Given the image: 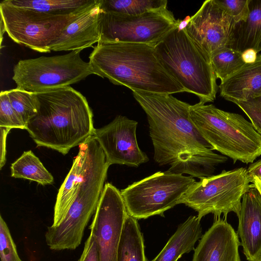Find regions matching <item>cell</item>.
Listing matches in <instances>:
<instances>
[{
  "mask_svg": "<svg viewBox=\"0 0 261 261\" xmlns=\"http://www.w3.org/2000/svg\"><path fill=\"white\" fill-rule=\"evenodd\" d=\"M145 112L154 148V160L170 165L167 172L201 178L212 175L227 158L213 148L197 130L190 116V105L169 94L133 91Z\"/></svg>",
  "mask_w": 261,
  "mask_h": 261,
  "instance_id": "obj_1",
  "label": "cell"
},
{
  "mask_svg": "<svg viewBox=\"0 0 261 261\" xmlns=\"http://www.w3.org/2000/svg\"><path fill=\"white\" fill-rule=\"evenodd\" d=\"M89 58L94 74L132 91L169 94L186 92L165 68L154 46L99 42Z\"/></svg>",
  "mask_w": 261,
  "mask_h": 261,
  "instance_id": "obj_2",
  "label": "cell"
},
{
  "mask_svg": "<svg viewBox=\"0 0 261 261\" xmlns=\"http://www.w3.org/2000/svg\"><path fill=\"white\" fill-rule=\"evenodd\" d=\"M36 94L38 111L26 130L37 147L65 155L94 135L92 111L80 92L67 86Z\"/></svg>",
  "mask_w": 261,
  "mask_h": 261,
  "instance_id": "obj_3",
  "label": "cell"
},
{
  "mask_svg": "<svg viewBox=\"0 0 261 261\" xmlns=\"http://www.w3.org/2000/svg\"><path fill=\"white\" fill-rule=\"evenodd\" d=\"M194 125L214 150L235 163H253L261 155V135L242 115L199 102L190 107Z\"/></svg>",
  "mask_w": 261,
  "mask_h": 261,
  "instance_id": "obj_4",
  "label": "cell"
},
{
  "mask_svg": "<svg viewBox=\"0 0 261 261\" xmlns=\"http://www.w3.org/2000/svg\"><path fill=\"white\" fill-rule=\"evenodd\" d=\"M160 60L184 87L196 95L201 103L213 102L217 92V77L211 58L177 26L155 46Z\"/></svg>",
  "mask_w": 261,
  "mask_h": 261,
  "instance_id": "obj_5",
  "label": "cell"
},
{
  "mask_svg": "<svg viewBox=\"0 0 261 261\" xmlns=\"http://www.w3.org/2000/svg\"><path fill=\"white\" fill-rule=\"evenodd\" d=\"M80 53L74 50L63 55L19 60L13 68L12 76L16 88L40 93L69 86L94 74Z\"/></svg>",
  "mask_w": 261,
  "mask_h": 261,
  "instance_id": "obj_6",
  "label": "cell"
},
{
  "mask_svg": "<svg viewBox=\"0 0 261 261\" xmlns=\"http://www.w3.org/2000/svg\"><path fill=\"white\" fill-rule=\"evenodd\" d=\"M247 169L223 170L220 174L195 181L178 201L198 213L201 218L208 214L226 217L231 212L239 214L244 194L250 188Z\"/></svg>",
  "mask_w": 261,
  "mask_h": 261,
  "instance_id": "obj_7",
  "label": "cell"
},
{
  "mask_svg": "<svg viewBox=\"0 0 261 261\" xmlns=\"http://www.w3.org/2000/svg\"><path fill=\"white\" fill-rule=\"evenodd\" d=\"M196 180L186 176L161 171L133 182L120 191L127 213L138 219L164 216L177 204Z\"/></svg>",
  "mask_w": 261,
  "mask_h": 261,
  "instance_id": "obj_8",
  "label": "cell"
},
{
  "mask_svg": "<svg viewBox=\"0 0 261 261\" xmlns=\"http://www.w3.org/2000/svg\"><path fill=\"white\" fill-rule=\"evenodd\" d=\"M109 167L106 161L83 182L61 223L48 227L45 238L50 249L74 250L80 246L85 229L96 210Z\"/></svg>",
  "mask_w": 261,
  "mask_h": 261,
  "instance_id": "obj_9",
  "label": "cell"
},
{
  "mask_svg": "<svg viewBox=\"0 0 261 261\" xmlns=\"http://www.w3.org/2000/svg\"><path fill=\"white\" fill-rule=\"evenodd\" d=\"M88 7L72 14L55 15L16 7L4 0L0 4V14L7 33L15 42L49 53L50 46L64 29Z\"/></svg>",
  "mask_w": 261,
  "mask_h": 261,
  "instance_id": "obj_10",
  "label": "cell"
},
{
  "mask_svg": "<svg viewBox=\"0 0 261 261\" xmlns=\"http://www.w3.org/2000/svg\"><path fill=\"white\" fill-rule=\"evenodd\" d=\"M179 21L167 7L137 15L100 11L99 42L137 43L155 46L177 26Z\"/></svg>",
  "mask_w": 261,
  "mask_h": 261,
  "instance_id": "obj_11",
  "label": "cell"
},
{
  "mask_svg": "<svg viewBox=\"0 0 261 261\" xmlns=\"http://www.w3.org/2000/svg\"><path fill=\"white\" fill-rule=\"evenodd\" d=\"M127 214L122 196L110 183L105 185L89 228L95 238L100 261H117L120 236Z\"/></svg>",
  "mask_w": 261,
  "mask_h": 261,
  "instance_id": "obj_12",
  "label": "cell"
},
{
  "mask_svg": "<svg viewBox=\"0 0 261 261\" xmlns=\"http://www.w3.org/2000/svg\"><path fill=\"white\" fill-rule=\"evenodd\" d=\"M236 24L215 0H207L191 17L185 30L196 45L211 58L224 47L231 48Z\"/></svg>",
  "mask_w": 261,
  "mask_h": 261,
  "instance_id": "obj_13",
  "label": "cell"
},
{
  "mask_svg": "<svg viewBox=\"0 0 261 261\" xmlns=\"http://www.w3.org/2000/svg\"><path fill=\"white\" fill-rule=\"evenodd\" d=\"M138 122L122 115L117 116L104 126L95 129L93 136L106 155L107 163L137 167L149 158L139 147Z\"/></svg>",
  "mask_w": 261,
  "mask_h": 261,
  "instance_id": "obj_14",
  "label": "cell"
},
{
  "mask_svg": "<svg viewBox=\"0 0 261 261\" xmlns=\"http://www.w3.org/2000/svg\"><path fill=\"white\" fill-rule=\"evenodd\" d=\"M106 161L105 153L93 136L79 145L78 154L59 190L52 226H58L61 223L81 184Z\"/></svg>",
  "mask_w": 261,
  "mask_h": 261,
  "instance_id": "obj_15",
  "label": "cell"
},
{
  "mask_svg": "<svg viewBox=\"0 0 261 261\" xmlns=\"http://www.w3.org/2000/svg\"><path fill=\"white\" fill-rule=\"evenodd\" d=\"M238 234L226 219L215 217L194 249L192 261H241Z\"/></svg>",
  "mask_w": 261,
  "mask_h": 261,
  "instance_id": "obj_16",
  "label": "cell"
},
{
  "mask_svg": "<svg viewBox=\"0 0 261 261\" xmlns=\"http://www.w3.org/2000/svg\"><path fill=\"white\" fill-rule=\"evenodd\" d=\"M98 1L80 14L62 31L50 46V50H80L100 40Z\"/></svg>",
  "mask_w": 261,
  "mask_h": 261,
  "instance_id": "obj_17",
  "label": "cell"
},
{
  "mask_svg": "<svg viewBox=\"0 0 261 261\" xmlns=\"http://www.w3.org/2000/svg\"><path fill=\"white\" fill-rule=\"evenodd\" d=\"M238 217L244 253L248 261H256L261 254V195L256 188L244 194Z\"/></svg>",
  "mask_w": 261,
  "mask_h": 261,
  "instance_id": "obj_18",
  "label": "cell"
},
{
  "mask_svg": "<svg viewBox=\"0 0 261 261\" xmlns=\"http://www.w3.org/2000/svg\"><path fill=\"white\" fill-rule=\"evenodd\" d=\"M221 96L232 102L246 101L261 95V55L251 63H245L219 86Z\"/></svg>",
  "mask_w": 261,
  "mask_h": 261,
  "instance_id": "obj_19",
  "label": "cell"
},
{
  "mask_svg": "<svg viewBox=\"0 0 261 261\" xmlns=\"http://www.w3.org/2000/svg\"><path fill=\"white\" fill-rule=\"evenodd\" d=\"M200 220L191 216L180 224L159 254L151 261H177L185 253L194 250L202 237Z\"/></svg>",
  "mask_w": 261,
  "mask_h": 261,
  "instance_id": "obj_20",
  "label": "cell"
},
{
  "mask_svg": "<svg viewBox=\"0 0 261 261\" xmlns=\"http://www.w3.org/2000/svg\"><path fill=\"white\" fill-rule=\"evenodd\" d=\"M246 21L236 24L232 48L240 52L253 49L261 51V1L250 0Z\"/></svg>",
  "mask_w": 261,
  "mask_h": 261,
  "instance_id": "obj_21",
  "label": "cell"
},
{
  "mask_svg": "<svg viewBox=\"0 0 261 261\" xmlns=\"http://www.w3.org/2000/svg\"><path fill=\"white\" fill-rule=\"evenodd\" d=\"M137 219L127 214L117 250V261H147Z\"/></svg>",
  "mask_w": 261,
  "mask_h": 261,
  "instance_id": "obj_22",
  "label": "cell"
},
{
  "mask_svg": "<svg viewBox=\"0 0 261 261\" xmlns=\"http://www.w3.org/2000/svg\"><path fill=\"white\" fill-rule=\"evenodd\" d=\"M18 8L44 13L65 15L84 10L96 0H5Z\"/></svg>",
  "mask_w": 261,
  "mask_h": 261,
  "instance_id": "obj_23",
  "label": "cell"
},
{
  "mask_svg": "<svg viewBox=\"0 0 261 261\" xmlns=\"http://www.w3.org/2000/svg\"><path fill=\"white\" fill-rule=\"evenodd\" d=\"M10 168L11 176L14 178L29 179L42 186L54 181L53 176L31 150L24 151Z\"/></svg>",
  "mask_w": 261,
  "mask_h": 261,
  "instance_id": "obj_24",
  "label": "cell"
},
{
  "mask_svg": "<svg viewBox=\"0 0 261 261\" xmlns=\"http://www.w3.org/2000/svg\"><path fill=\"white\" fill-rule=\"evenodd\" d=\"M101 12L137 15L167 7L166 0H98Z\"/></svg>",
  "mask_w": 261,
  "mask_h": 261,
  "instance_id": "obj_25",
  "label": "cell"
},
{
  "mask_svg": "<svg viewBox=\"0 0 261 261\" xmlns=\"http://www.w3.org/2000/svg\"><path fill=\"white\" fill-rule=\"evenodd\" d=\"M242 54L230 47H224L214 53L211 60L217 79L222 82L240 69L245 64Z\"/></svg>",
  "mask_w": 261,
  "mask_h": 261,
  "instance_id": "obj_26",
  "label": "cell"
},
{
  "mask_svg": "<svg viewBox=\"0 0 261 261\" xmlns=\"http://www.w3.org/2000/svg\"><path fill=\"white\" fill-rule=\"evenodd\" d=\"M7 92L13 108L27 126L38 111L39 103L36 94L18 88Z\"/></svg>",
  "mask_w": 261,
  "mask_h": 261,
  "instance_id": "obj_27",
  "label": "cell"
},
{
  "mask_svg": "<svg viewBox=\"0 0 261 261\" xmlns=\"http://www.w3.org/2000/svg\"><path fill=\"white\" fill-rule=\"evenodd\" d=\"M0 127L26 129V126L13 108L7 91L0 93Z\"/></svg>",
  "mask_w": 261,
  "mask_h": 261,
  "instance_id": "obj_28",
  "label": "cell"
},
{
  "mask_svg": "<svg viewBox=\"0 0 261 261\" xmlns=\"http://www.w3.org/2000/svg\"><path fill=\"white\" fill-rule=\"evenodd\" d=\"M0 257L1 261H22L16 246L11 235L9 229L0 216Z\"/></svg>",
  "mask_w": 261,
  "mask_h": 261,
  "instance_id": "obj_29",
  "label": "cell"
},
{
  "mask_svg": "<svg viewBox=\"0 0 261 261\" xmlns=\"http://www.w3.org/2000/svg\"><path fill=\"white\" fill-rule=\"evenodd\" d=\"M215 1L236 23L247 20L250 11V0Z\"/></svg>",
  "mask_w": 261,
  "mask_h": 261,
  "instance_id": "obj_30",
  "label": "cell"
},
{
  "mask_svg": "<svg viewBox=\"0 0 261 261\" xmlns=\"http://www.w3.org/2000/svg\"><path fill=\"white\" fill-rule=\"evenodd\" d=\"M247 115L254 129L261 135V95L246 101L233 100Z\"/></svg>",
  "mask_w": 261,
  "mask_h": 261,
  "instance_id": "obj_31",
  "label": "cell"
},
{
  "mask_svg": "<svg viewBox=\"0 0 261 261\" xmlns=\"http://www.w3.org/2000/svg\"><path fill=\"white\" fill-rule=\"evenodd\" d=\"M77 261H100L97 243L92 234L85 243L83 253Z\"/></svg>",
  "mask_w": 261,
  "mask_h": 261,
  "instance_id": "obj_32",
  "label": "cell"
},
{
  "mask_svg": "<svg viewBox=\"0 0 261 261\" xmlns=\"http://www.w3.org/2000/svg\"><path fill=\"white\" fill-rule=\"evenodd\" d=\"M1 130V151H0V169L5 165L6 161V139L11 130L4 127H0Z\"/></svg>",
  "mask_w": 261,
  "mask_h": 261,
  "instance_id": "obj_33",
  "label": "cell"
},
{
  "mask_svg": "<svg viewBox=\"0 0 261 261\" xmlns=\"http://www.w3.org/2000/svg\"><path fill=\"white\" fill-rule=\"evenodd\" d=\"M247 172L250 182H252L255 177L261 179V159L251 164L247 169Z\"/></svg>",
  "mask_w": 261,
  "mask_h": 261,
  "instance_id": "obj_34",
  "label": "cell"
},
{
  "mask_svg": "<svg viewBox=\"0 0 261 261\" xmlns=\"http://www.w3.org/2000/svg\"><path fill=\"white\" fill-rule=\"evenodd\" d=\"M242 56L245 63L254 62L257 58V53L253 49H248L242 52Z\"/></svg>",
  "mask_w": 261,
  "mask_h": 261,
  "instance_id": "obj_35",
  "label": "cell"
},
{
  "mask_svg": "<svg viewBox=\"0 0 261 261\" xmlns=\"http://www.w3.org/2000/svg\"><path fill=\"white\" fill-rule=\"evenodd\" d=\"M191 17L187 16L183 20H179V21L177 24V28L179 30H182L185 29L188 25Z\"/></svg>",
  "mask_w": 261,
  "mask_h": 261,
  "instance_id": "obj_36",
  "label": "cell"
},
{
  "mask_svg": "<svg viewBox=\"0 0 261 261\" xmlns=\"http://www.w3.org/2000/svg\"><path fill=\"white\" fill-rule=\"evenodd\" d=\"M252 182V184H250V187L256 188L261 195V179L255 177L253 179Z\"/></svg>",
  "mask_w": 261,
  "mask_h": 261,
  "instance_id": "obj_37",
  "label": "cell"
},
{
  "mask_svg": "<svg viewBox=\"0 0 261 261\" xmlns=\"http://www.w3.org/2000/svg\"><path fill=\"white\" fill-rule=\"evenodd\" d=\"M0 33H1V42L2 43V40H3V34L6 32V28L5 26V24L4 23L2 17H1V20H0Z\"/></svg>",
  "mask_w": 261,
  "mask_h": 261,
  "instance_id": "obj_38",
  "label": "cell"
},
{
  "mask_svg": "<svg viewBox=\"0 0 261 261\" xmlns=\"http://www.w3.org/2000/svg\"><path fill=\"white\" fill-rule=\"evenodd\" d=\"M256 261H261V254Z\"/></svg>",
  "mask_w": 261,
  "mask_h": 261,
  "instance_id": "obj_39",
  "label": "cell"
}]
</instances>
